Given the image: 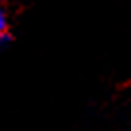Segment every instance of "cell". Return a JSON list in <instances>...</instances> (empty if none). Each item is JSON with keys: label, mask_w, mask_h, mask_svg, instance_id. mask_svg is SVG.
Instances as JSON below:
<instances>
[{"label": "cell", "mask_w": 131, "mask_h": 131, "mask_svg": "<svg viewBox=\"0 0 131 131\" xmlns=\"http://www.w3.org/2000/svg\"><path fill=\"white\" fill-rule=\"evenodd\" d=\"M4 31H6V16H4V12L0 10V37L4 35Z\"/></svg>", "instance_id": "1"}, {"label": "cell", "mask_w": 131, "mask_h": 131, "mask_svg": "<svg viewBox=\"0 0 131 131\" xmlns=\"http://www.w3.org/2000/svg\"><path fill=\"white\" fill-rule=\"evenodd\" d=\"M4 45H6V39H4V35H2V37H0V50L4 48Z\"/></svg>", "instance_id": "2"}, {"label": "cell", "mask_w": 131, "mask_h": 131, "mask_svg": "<svg viewBox=\"0 0 131 131\" xmlns=\"http://www.w3.org/2000/svg\"><path fill=\"white\" fill-rule=\"evenodd\" d=\"M0 2H2V0H0Z\"/></svg>", "instance_id": "3"}]
</instances>
